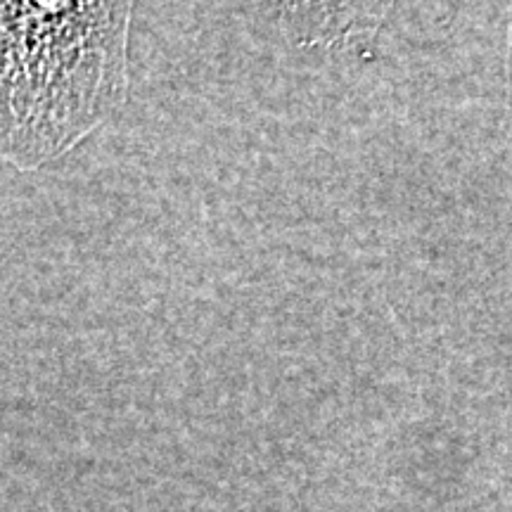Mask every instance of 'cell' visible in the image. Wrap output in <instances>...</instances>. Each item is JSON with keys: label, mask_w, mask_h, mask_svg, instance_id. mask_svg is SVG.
I'll use <instances>...</instances> for the list:
<instances>
[{"label": "cell", "mask_w": 512, "mask_h": 512, "mask_svg": "<svg viewBox=\"0 0 512 512\" xmlns=\"http://www.w3.org/2000/svg\"><path fill=\"white\" fill-rule=\"evenodd\" d=\"M138 0H0V162L36 171L121 112Z\"/></svg>", "instance_id": "obj_1"}, {"label": "cell", "mask_w": 512, "mask_h": 512, "mask_svg": "<svg viewBox=\"0 0 512 512\" xmlns=\"http://www.w3.org/2000/svg\"><path fill=\"white\" fill-rule=\"evenodd\" d=\"M240 29L294 50L373 41L399 0H200Z\"/></svg>", "instance_id": "obj_2"}]
</instances>
